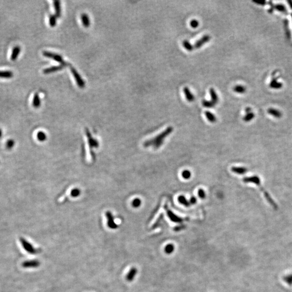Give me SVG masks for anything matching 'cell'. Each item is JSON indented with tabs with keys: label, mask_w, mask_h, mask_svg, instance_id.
<instances>
[{
	"label": "cell",
	"mask_w": 292,
	"mask_h": 292,
	"mask_svg": "<svg viewBox=\"0 0 292 292\" xmlns=\"http://www.w3.org/2000/svg\"><path fill=\"white\" fill-rule=\"evenodd\" d=\"M57 16L55 15H51L49 18V24L51 27H54L56 24Z\"/></svg>",
	"instance_id": "cell-26"
},
{
	"label": "cell",
	"mask_w": 292,
	"mask_h": 292,
	"mask_svg": "<svg viewBox=\"0 0 292 292\" xmlns=\"http://www.w3.org/2000/svg\"><path fill=\"white\" fill-rule=\"evenodd\" d=\"M211 39V37L209 35H205L203 36L201 39L195 42L194 45V49H199L206 43L209 42Z\"/></svg>",
	"instance_id": "cell-5"
},
{
	"label": "cell",
	"mask_w": 292,
	"mask_h": 292,
	"mask_svg": "<svg viewBox=\"0 0 292 292\" xmlns=\"http://www.w3.org/2000/svg\"><path fill=\"white\" fill-rule=\"evenodd\" d=\"M178 201L181 204H182L186 207H189L191 204L189 201H188V200L186 199V198L183 195H180L178 197Z\"/></svg>",
	"instance_id": "cell-23"
},
{
	"label": "cell",
	"mask_w": 292,
	"mask_h": 292,
	"mask_svg": "<svg viewBox=\"0 0 292 292\" xmlns=\"http://www.w3.org/2000/svg\"><path fill=\"white\" fill-rule=\"evenodd\" d=\"M202 105L206 108H213L215 106L216 104L214 103L213 102L211 101H206V100H203L202 101Z\"/></svg>",
	"instance_id": "cell-28"
},
{
	"label": "cell",
	"mask_w": 292,
	"mask_h": 292,
	"mask_svg": "<svg viewBox=\"0 0 292 292\" xmlns=\"http://www.w3.org/2000/svg\"><path fill=\"white\" fill-rule=\"evenodd\" d=\"M174 249H175L174 245L172 244H169L165 246L164 249V252L167 254H170L173 253Z\"/></svg>",
	"instance_id": "cell-21"
},
{
	"label": "cell",
	"mask_w": 292,
	"mask_h": 292,
	"mask_svg": "<svg viewBox=\"0 0 292 292\" xmlns=\"http://www.w3.org/2000/svg\"><path fill=\"white\" fill-rule=\"evenodd\" d=\"M183 92L185 93V96H186V98L188 102H189L194 101V100H195V97H194V95L191 92L189 88H188V87H185L183 88Z\"/></svg>",
	"instance_id": "cell-12"
},
{
	"label": "cell",
	"mask_w": 292,
	"mask_h": 292,
	"mask_svg": "<svg viewBox=\"0 0 292 292\" xmlns=\"http://www.w3.org/2000/svg\"><path fill=\"white\" fill-rule=\"evenodd\" d=\"M233 90L235 92L240 93V94H243V93L246 92V88L244 86H241V85H237V86L234 87Z\"/></svg>",
	"instance_id": "cell-25"
},
{
	"label": "cell",
	"mask_w": 292,
	"mask_h": 292,
	"mask_svg": "<svg viewBox=\"0 0 292 292\" xmlns=\"http://www.w3.org/2000/svg\"><path fill=\"white\" fill-rule=\"evenodd\" d=\"M137 270L135 267H132L126 275V280L129 282H131L134 280L136 275L137 274Z\"/></svg>",
	"instance_id": "cell-11"
},
{
	"label": "cell",
	"mask_w": 292,
	"mask_h": 292,
	"mask_svg": "<svg viewBox=\"0 0 292 292\" xmlns=\"http://www.w3.org/2000/svg\"><path fill=\"white\" fill-rule=\"evenodd\" d=\"M2 136H3V132H2V129L0 128V139L2 137Z\"/></svg>",
	"instance_id": "cell-37"
},
{
	"label": "cell",
	"mask_w": 292,
	"mask_h": 292,
	"mask_svg": "<svg viewBox=\"0 0 292 292\" xmlns=\"http://www.w3.org/2000/svg\"><path fill=\"white\" fill-rule=\"evenodd\" d=\"M205 115H206L207 120H208L209 122H211V123H215V122H216V120L217 119H216V117L214 114H213L211 112H209V111H206L205 112Z\"/></svg>",
	"instance_id": "cell-19"
},
{
	"label": "cell",
	"mask_w": 292,
	"mask_h": 292,
	"mask_svg": "<svg viewBox=\"0 0 292 292\" xmlns=\"http://www.w3.org/2000/svg\"><path fill=\"white\" fill-rule=\"evenodd\" d=\"M21 244L22 245L23 247L25 250L27 251L28 253L30 254H36L37 253V250L34 248L33 247V246L30 244L29 242L27 241L26 239H24L23 238H20Z\"/></svg>",
	"instance_id": "cell-4"
},
{
	"label": "cell",
	"mask_w": 292,
	"mask_h": 292,
	"mask_svg": "<svg viewBox=\"0 0 292 292\" xmlns=\"http://www.w3.org/2000/svg\"><path fill=\"white\" fill-rule=\"evenodd\" d=\"M167 212L168 217L173 222H182V219L179 218L178 216H176V215L174 214L172 211H170L169 210H167Z\"/></svg>",
	"instance_id": "cell-14"
},
{
	"label": "cell",
	"mask_w": 292,
	"mask_h": 292,
	"mask_svg": "<svg viewBox=\"0 0 292 292\" xmlns=\"http://www.w3.org/2000/svg\"><path fill=\"white\" fill-rule=\"evenodd\" d=\"M40 265V263L38 260H30L23 262L22 266L24 268H36Z\"/></svg>",
	"instance_id": "cell-6"
},
{
	"label": "cell",
	"mask_w": 292,
	"mask_h": 292,
	"mask_svg": "<svg viewBox=\"0 0 292 292\" xmlns=\"http://www.w3.org/2000/svg\"><path fill=\"white\" fill-rule=\"evenodd\" d=\"M182 178L183 179H190L191 177V173L189 170H185L182 172Z\"/></svg>",
	"instance_id": "cell-31"
},
{
	"label": "cell",
	"mask_w": 292,
	"mask_h": 292,
	"mask_svg": "<svg viewBox=\"0 0 292 292\" xmlns=\"http://www.w3.org/2000/svg\"><path fill=\"white\" fill-rule=\"evenodd\" d=\"M81 20L84 26L86 28H88L90 25V17L86 14H83L81 15Z\"/></svg>",
	"instance_id": "cell-16"
},
{
	"label": "cell",
	"mask_w": 292,
	"mask_h": 292,
	"mask_svg": "<svg viewBox=\"0 0 292 292\" xmlns=\"http://www.w3.org/2000/svg\"><path fill=\"white\" fill-rule=\"evenodd\" d=\"M15 145V142L13 139H9L7 141L6 147L8 150H11L13 148Z\"/></svg>",
	"instance_id": "cell-27"
},
{
	"label": "cell",
	"mask_w": 292,
	"mask_h": 292,
	"mask_svg": "<svg viewBox=\"0 0 292 292\" xmlns=\"http://www.w3.org/2000/svg\"><path fill=\"white\" fill-rule=\"evenodd\" d=\"M53 4L55 10V15L56 16L57 18H59L61 14V7L60 1H54Z\"/></svg>",
	"instance_id": "cell-15"
},
{
	"label": "cell",
	"mask_w": 292,
	"mask_h": 292,
	"mask_svg": "<svg viewBox=\"0 0 292 292\" xmlns=\"http://www.w3.org/2000/svg\"><path fill=\"white\" fill-rule=\"evenodd\" d=\"M43 55L44 56L48 57V58H51V59L55 60L57 62L60 63L61 65H62V66H64V67L68 66L67 65L68 63L65 62V61L63 60L62 57L60 55L53 53H51L50 51H44L43 52Z\"/></svg>",
	"instance_id": "cell-2"
},
{
	"label": "cell",
	"mask_w": 292,
	"mask_h": 292,
	"mask_svg": "<svg viewBox=\"0 0 292 292\" xmlns=\"http://www.w3.org/2000/svg\"><path fill=\"white\" fill-rule=\"evenodd\" d=\"M182 45L183 47L189 51H193L194 49V45L191 44L190 42H189L187 40H184L182 42Z\"/></svg>",
	"instance_id": "cell-22"
},
{
	"label": "cell",
	"mask_w": 292,
	"mask_h": 292,
	"mask_svg": "<svg viewBox=\"0 0 292 292\" xmlns=\"http://www.w3.org/2000/svg\"><path fill=\"white\" fill-rule=\"evenodd\" d=\"M21 48L19 45L15 46L12 49V53L10 55V60L14 61L17 60L18 58V55L21 53Z\"/></svg>",
	"instance_id": "cell-7"
},
{
	"label": "cell",
	"mask_w": 292,
	"mask_h": 292,
	"mask_svg": "<svg viewBox=\"0 0 292 292\" xmlns=\"http://www.w3.org/2000/svg\"><path fill=\"white\" fill-rule=\"evenodd\" d=\"M209 93H210V95L211 96L212 101L215 104H217V103L219 101V98H218V95H217L214 89L213 88H210L209 89Z\"/></svg>",
	"instance_id": "cell-18"
},
{
	"label": "cell",
	"mask_w": 292,
	"mask_h": 292,
	"mask_svg": "<svg viewBox=\"0 0 292 292\" xmlns=\"http://www.w3.org/2000/svg\"><path fill=\"white\" fill-rule=\"evenodd\" d=\"M37 138L40 141H44L46 140L47 136H46V134H45L44 132L39 131L37 134Z\"/></svg>",
	"instance_id": "cell-29"
},
{
	"label": "cell",
	"mask_w": 292,
	"mask_h": 292,
	"mask_svg": "<svg viewBox=\"0 0 292 292\" xmlns=\"http://www.w3.org/2000/svg\"><path fill=\"white\" fill-rule=\"evenodd\" d=\"M231 170L233 172H234L236 174L242 175V174H244L247 172V169L246 168H244V167H233L232 168Z\"/></svg>",
	"instance_id": "cell-17"
},
{
	"label": "cell",
	"mask_w": 292,
	"mask_h": 292,
	"mask_svg": "<svg viewBox=\"0 0 292 292\" xmlns=\"http://www.w3.org/2000/svg\"><path fill=\"white\" fill-rule=\"evenodd\" d=\"M190 25H191V28L195 29V28H197L198 27L199 25V21H197V20L194 19V20H191V22H190Z\"/></svg>",
	"instance_id": "cell-33"
},
{
	"label": "cell",
	"mask_w": 292,
	"mask_h": 292,
	"mask_svg": "<svg viewBox=\"0 0 292 292\" xmlns=\"http://www.w3.org/2000/svg\"><path fill=\"white\" fill-rule=\"evenodd\" d=\"M268 112L269 114H271V115H273L275 117H277V118L281 117V116H282V114L281 113V112H279V110L272 109V108H270L269 109H268Z\"/></svg>",
	"instance_id": "cell-24"
},
{
	"label": "cell",
	"mask_w": 292,
	"mask_h": 292,
	"mask_svg": "<svg viewBox=\"0 0 292 292\" xmlns=\"http://www.w3.org/2000/svg\"><path fill=\"white\" fill-rule=\"evenodd\" d=\"M106 216L107 218L108 226L112 229H116L117 227V225L115 224L114 221L113 217L112 214L108 212L106 213Z\"/></svg>",
	"instance_id": "cell-9"
},
{
	"label": "cell",
	"mask_w": 292,
	"mask_h": 292,
	"mask_svg": "<svg viewBox=\"0 0 292 292\" xmlns=\"http://www.w3.org/2000/svg\"><path fill=\"white\" fill-rule=\"evenodd\" d=\"M173 131V127L171 126L168 127L164 131L153 138L152 139L146 141L144 143V146L146 147H152L154 149H158L163 145L165 139Z\"/></svg>",
	"instance_id": "cell-1"
},
{
	"label": "cell",
	"mask_w": 292,
	"mask_h": 292,
	"mask_svg": "<svg viewBox=\"0 0 292 292\" xmlns=\"http://www.w3.org/2000/svg\"><path fill=\"white\" fill-rule=\"evenodd\" d=\"M14 76V73L10 70H0V78L11 79Z\"/></svg>",
	"instance_id": "cell-13"
},
{
	"label": "cell",
	"mask_w": 292,
	"mask_h": 292,
	"mask_svg": "<svg viewBox=\"0 0 292 292\" xmlns=\"http://www.w3.org/2000/svg\"><path fill=\"white\" fill-rule=\"evenodd\" d=\"M197 199L195 197H192L189 200V202L191 204H192V205H194L197 203Z\"/></svg>",
	"instance_id": "cell-36"
},
{
	"label": "cell",
	"mask_w": 292,
	"mask_h": 292,
	"mask_svg": "<svg viewBox=\"0 0 292 292\" xmlns=\"http://www.w3.org/2000/svg\"><path fill=\"white\" fill-rule=\"evenodd\" d=\"M41 105V100L38 93H36L33 98V106L34 107L39 108Z\"/></svg>",
	"instance_id": "cell-20"
},
{
	"label": "cell",
	"mask_w": 292,
	"mask_h": 292,
	"mask_svg": "<svg viewBox=\"0 0 292 292\" xmlns=\"http://www.w3.org/2000/svg\"><path fill=\"white\" fill-rule=\"evenodd\" d=\"M70 70L72 72V74L73 75V76H74L75 80L76 81V84H78L79 87L80 88H84L86 86V84H85L84 81L83 80V79L82 78L80 74L73 67H70Z\"/></svg>",
	"instance_id": "cell-3"
},
{
	"label": "cell",
	"mask_w": 292,
	"mask_h": 292,
	"mask_svg": "<svg viewBox=\"0 0 292 292\" xmlns=\"http://www.w3.org/2000/svg\"><path fill=\"white\" fill-rule=\"evenodd\" d=\"M254 117V114L250 112V113H247L246 116H244L243 120L245 122H249V121H250L251 120L253 119Z\"/></svg>",
	"instance_id": "cell-30"
},
{
	"label": "cell",
	"mask_w": 292,
	"mask_h": 292,
	"mask_svg": "<svg viewBox=\"0 0 292 292\" xmlns=\"http://www.w3.org/2000/svg\"><path fill=\"white\" fill-rule=\"evenodd\" d=\"M198 195L201 199H203L206 197V193L205 191L203 189H199L198 191Z\"/></svg>",
	"instance_id": "cell-34"
},
{
	"label": "cell",
	"mask_w": 292,
	"mask_h": 292,
	"mask_svg": "<svg viewBox=\"0 0 292 292\" xmlns=\"http://www.w3.org/2000/svg\"><path fill=\"white\" fill-rule=\"evenodd\" d=\"M244 182L245 183H253L255 185H260V180L258 176H251V177H246L243 179Z\"/></svg>",
	"instance_id": "cell-10"
},
{
	"label": "cell",
	"mask_w": 292,
	"mask_h": 292,
	"mask_svg": "<svg viewBox=\"0 0 292 292\" xmlns=\"http://www.w3.org/2000/svg\"><path fill=\"white\" fill-rule=\"evenodd\" d=\"M80 194V191L77 188H75L72 190L71 191V195L73 197H77Z\"/></svg>",
	"instance_id": "cell-35"
},
{
	"label": "cell",
	"mask_w": 292,
	"mask_h": 292,
	"mask_svg": "<svg viewBox=\"0 0 292 292\" xmlns=\"http://www.w3.org/2000/svg\"><path fill=\"white\" fill-rule=\"evenodd\" d=\"M141 205V200L139 198L135 199L132 202V206L135 208H138Z\"/></svg>",
	"instance_id": "cell-32"
},
{
	"label": "cell",
	"mask_w": 292,
	"mask_h": 292,
	"mask_svg": "<svg viewBox=\"0 0 292 292\" xmlns=\"http://www.w3.org/2000/svg\"><path fill=\"white\" fill-rule=\"evenodd\" d=\"M64 67H65L62 66V65H60V66H53V67H49V68L45 69L43 70V73L45 74H50V73H54V72L61 70H62Z\"/></svg>",
	"instance_id": "cell-8"
}]
</instances>
